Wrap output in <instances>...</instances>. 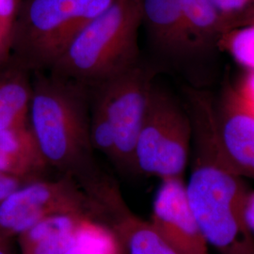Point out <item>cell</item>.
<instances>
[{"instance_id": "cb8c5ba5", "label": "cell", "mask_w": 254, "mask_h": 254, "mask_svg": "<svg viewBox=\"0 0 254 254\" xmlns=\"http://www.w3.org/2000/svg\"><path fill=\"white\" fill-rule=\"evenodd\" d=\"M9 237L0 234V246L8 245L9 244Z\"/></svg>"}, {"instance_id": "5bb4252c", "label": "cell", "mask_w": 254, "mask_h": 254, "mask_svg": "<svg viewBox=\"0 0 254 254\" xmlns=\"http://www.w3.org/2000/svg\"><path fill=\"white\" fill-rule=\"evenodd\" d=\"M113 232L124 254H178L150 221H145L129 211L123 210Z\"/></svg>"}, {"instance_id": "8992f818", "label": "cell", "mask_w": 254, "mask_h": 254, "mask_svg": "<svg viewBox=\"0 0 254 254\" xmlns=\"http://www.w3.org/2000/svg\"><path fill=\"white\" fill-rule=\"evenodd\" d=\"M89 197L71 175L54 180H32L0 203V234L18 236L42 219L73 214L88 218Z\"/></svg>"}, {"instance_id": "30bf717a", "label": "cell", "mask_w": 254, "mask_h": 254, "mask_svg": "<svg viewBox=\"0 0 254 254\" xmlns=\"http://www.w3.org/2000/svg\"><path fill=\"white\" fill-rule=\"evenodd\" d=\"M140 4L142 25L159 52L180 59L198 50L174 0H140Z\"/></svg>"}, {"instance_id": "2e32d148", "label": "cell", "mask_w": 254, "mask_h": 254, "mask_svg": "<svg viewBox=\"0 0 254 254\" xmlns=\"http://www.w3.org/2000/svg\"><path fill=\"white\" fill-rule=\"evenodd\" d=\"M65 254H124V252L113 230L84 218Z\"/></svg>"}, {"instance_id": "6da1fadb", "label": "cell", "mask_w": 254, "mask_h": 254, "mask_svg": "<svg viewBox=\"0 0 254 254\" xmlns=\"http://www.w3.org/2000/svg\"><path fill=\"white\" fill-rule=\"evenodd\" d=\"M193 158L187 198L209 246L220 254H254V236L248 228L244 178L227 168L212 141L214 109L206 99L189 104Z\"/></svg>"}, {"instance_id": "44dd1931", "label": "cell", "mask_w": 254, "mask_h": 254, "mask_svg": "<svg viewBox=\"0 0 254 254\" xmlns=\"http://www.w3.org/2000/svg\"><path fill=\"white\" fill-rule=\"evenodd\" d=\"M234 90L242 104L254 113V71H247Z\"/></svg>"}, {"instance_id": "7a4b0ae2", "label": "cell", "mask_w": 254, "mask_h": 254, "mask_svg": "<svg viewBox=\"0 0 254 254\" xmlns=\"http://www.w3.org/2000/svg\"><path fill=\"white\" fill-rule=\"evenodd\" d=\"M86 90L39 74L32 85L29 126L48 166L81 182L95 176Z\"/></svg>"}, {"instance_id": "9a60e30c", "label": "cell", "mask_w": 254, "mask_h": 254, "mask_svg": "<svg viewBox=\"0 0 254 254\" xmlns=\"http://www.w3.org/2000/svg\"><path fill=\"white\" fill-rule=\"evenodd\" d=\"M187 22L198 49L217 46L227 30L226 22L220 16L211 0H174Z\"/></svg>"}, {"instance_id": "ac0fdd59", "label": "cell", "mask_w": 254, "mask_h": 254, "mask_svg": "<svg viewBox=\"0 0 254 254\" xmlns=\"http://www.w3.org/2000/svg\"><path fill=\"white\" fill-rule=\"evenodd\" d=\"M90 136L92 148L106 154L114 163L116 160V144L113 128L102 102L93 97L90 120Z\"/></svg>"}, {"instance_id": "ba28073f", "label": "cell", "mask_w": 254, "mask_h": 254, "mask_svg": "<svg viewBox=\"0 0 254 254\" xmlns=\"http://www.w3.org/2000/svg\"><path fill=\"white\" fill-rule=\"evenodd\" d=\"M212 140L227 168L254 180V113L242 104L234 88L215 104Z\"/></svg>"}, {"instance_id": "9c48e42d", "label": "cell", "mask_w": 254, "mask_h": 254, "mask_svg": "<svg viewBox=\"0 0 254 254\" xmlns=\"http://www.w3.org/2000/svg\"><path fill=\"white\" fill-rule=\"evenodd\" d=\"M150 223L178 254H210L209 245L191 212L184 178L161 180Z\"/></svg>"}, {"instance_id": "52a82bcc", "label": "cell", "mask_w": 254, "mask_h": 254, "mask_svg": "<svg viewBox=\"0 0 254 254\" xmlns=\"http://www.w3.org/2000/svg\"><path fill=\"white\" fill-rule=\"evenodd\" d=\"M153 86L149 71L139 64L94 87L113 128L119 167L136 172L135 149Z\"/></svg>"}, {"instance_id": "ffe728a7", "label": "cell", "mask_w": 254, "mask_h": 254, "mask_svg": "<svg viewBox=\"0 0 254 254\" xmlns=\"http://www.w3.org/2000/svg\"><path fill=\"white\" fill-rule=\"evenodd\" d=\"M21 0H0V29L11 43V35Z\"/></svg>"}, {"instance_id": "603a6c76", "label": "cell", "mask_w": 254, "mask_h": 254, "mask_svg": "<svg viewBox=\"0 0 254 254\" xmlns=\"http://www.w3.org/2000/svg\"><path fill=\"white\" fill-rule=\"evenodd\" d=\"M244 216L248 228L254 236V191L249 190L246 196Z\"/></svg>"}, {"instance_id": "e0dca14e", "label": "cell", "mask_w": 254, "mask_h": 254, "mask_svg": "<svg viewBox=\"0 0 254 254\" xmlns=\"http://www.w3.org/2000/svg\"><path fill=\"white\" fill-rule=\"evenodd\" d=\"M217 46L247 71H254V19L227 30L218 40Z\"/></svg>"}, {"instance_id": "277c9868", "label": "cell", "mask_w": 254, "mask_h": 254, "mask_svg": "<svg viewBox=\"0 0 254 254\" xmlns=\"http://www.w3.org/2000/svg\"><path fill=\"white\" fill-rule=\"evenodd\" d=\"M115 0H24L12 29L16 64L51 69L82 30Z\"/></svg>"}, {"instance_id": "d4e9b609", "label": "cell", "mask_w": 254, "mask_h": 254, "mask_svg": "<svg viewBox=\"0 0 254 254\" xmlns=\"http://www.w3.org/2000/svg\"><path fill=\"white\" fill-rule=\"evenodd\" d=\"M0 254H12L9 250V244L0 246Z\"/></svg>"}, {"instance_id": "5b68a950", "label": "cell", "mask_w": 254, "mask_h": 254, "mask_svg": "<svg viewBox=\"0 0 254 254\" xmlns=\"http://www.w3.org/2000/svg\"><path fill=\"white\" fill-rule=\"evenodd\" d=\"M191 142L192 125L188 111L153 84L136 140V172L161 180L184 178Z\"/></svg>"}, {"instance_id": "4fadbf2b", "label": "cell", "mask_w": 254, "mask_h": 254, "mask_svg": "<svg viewBox=\"0 0 254 254\" xmlns=\"http://www.w3.org/2000/svg\"><path fill=\"white\" fill-rule=\"evenodd\" d=\"M31 97L26 69L15 64L0 72V128L30 127Z\"/></svg>"}, {"instance_id": "3957f363", "label": "cell", "mask_w": 254, "mask_h": 254, "mask_svg": "<svg viewBox=\"0 0 254 254\" xmlns=\"http://www.w3.org/2000/svg\"><path fill=\"white\" fill-rule=\"evenodd\" d=\"M140 0H115L82 30L50 69L82 87H95L139 64Z\"/></svg>"}, {"instance_id": "7402d4cb", "label": "cell", "mask_w": 254, "mask_h": 254, "mask_svg": "<svg viewBox=\"0 0 254 254\" xmlns=\"http://www.w3.org/2000/svg\"><path fill=\"white\" fill-rule=\"evenodd\" d=\"M22 185L23 180L11 175L3 174L0 177V203Z\"/></svg>"}, {"instance_id": "7c38bea8", "label": "cell", "mask_w": 254, "mask_h": 254, "mask_svg": "<svg viewBox=\"0 0 254 254\" xmlns=\"http://www.w3.org/2000/svg\"><path fill=\"white\" fill-rule=\"evenodd\" d=\"M84 218L79 215L58 214L42 219L18 236L21 254H66Z\"/></svg>"}, {"instance_id": "d6986e66", "label": "cell", "mask_w": 254, "mask_h": 254, "mask_svg": "<svg viewBox=\"0 0 254 254\" xmlns=\"http://www.w3.org/2000/svg\"><path fill=\"white\" fill-rule=\"evenodd\" d=\"M229 29L254 19V0H211Z\"/></svg>"}, {"instance_id": "8fae6325", "label": "cell", "mask_w": 254, "mask_h": 254, "mask_svg": "<svg viewBox=\"0 0 254 254\" xmlns=\"http://www.w3.org/2000/svg\"><path fill=\"white\" fill-rule=\"evenodd\" d=\"M47 167L30 127L0 128V173L24 181Z\"/></svg>"}]
</instances>
